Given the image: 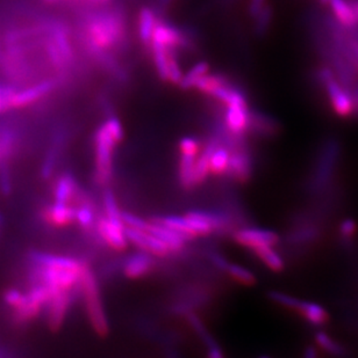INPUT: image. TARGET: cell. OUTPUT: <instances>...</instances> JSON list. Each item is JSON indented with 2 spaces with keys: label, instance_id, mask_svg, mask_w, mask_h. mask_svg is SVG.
I'll use <instances>...</instances> for the list:
<instances>
[{
  "label": "cell",
  "instance_id": "obj_1",
  "mask_svg": "<svg viewBox=\"0 0 358 358\" xmlns=\"http://www.w3.org/2000/svg\"><path fill=\"white\" fill-rule=\"evenodd\" d=\"M82 40L97 60L110 62L111 53L127 41V25L121 12L106 11L87 15L82 26Z\"/></svg>",
  "mask_w": 358,
  "mask_h": 358
},
{
  "label": "cell",
  "instance_id": "obj_2",
  "mask_svg": "<svg viewBox=\"0 0 358 358\" xmlns=\"http://www.w3.org/2000/svg\"><path fill=\"white\" fill-rule=\"evenodd\" d=\"M35 278L41 284H45L54 291L67 290L71 291L77 284H80V277L85 263L55 255H36Z\"/></svg>",
  "mask_w": 358,
  "mask_h": 358
},
{
  "label": "cell",
  "instance_id": "obj_3",
  "mask_svg": "<svg viewBox=\"0 0 358 358\" xmlns=\"http://www.w3.org/2000/svg\"><path fill=\"white\" fill-rule=\"evenodd\" d=\"M122 139V124L115 117L107 119L96 132V178L102 184H106L112 178L113 151Z\"/></svg>",
  "mask_w": 358,
  "mask_h": 358
},
{
  "label": "cell",
  "instance_id": "obj_4",
  "mask_svg": "<svg viewBox=\"0 0 358 358\" xmlns=\"http://www.w3.org/2000/svg\"><path fill=\"white\" fill-rule=\"evenodd\" d=\"M80 287L87 304V317L90 320L91 326L99 336L105 337L110 333V325L102 306L98 283L93 272H91V269L87 265L82 272Z\"/></svg>",
  "mask_w": 358,
  "mask_h": 358
},
{
  "label": "cell",
  "instance_id": "obj_5",
  "mask_svg": "<svg viewBox=\"0 0 358 358\" xmlns=\"http://www.w3.org/2000/svg\"><path fill=\"white\" fill-rule=\"evenodd\" d=\"M319 80L328 95L329 104L333 110L339 117H348L355 112L353 94L336 79L335 75L329 69L319 71Z\"/></svg>",
  "mask_w": 358,
  "mask_h": 358
},
{
  "label": "cell",
  "instance_id": "obj_6",
  "mask_svg": "<svg viewBox=\"0 0 358 358\" xmlns=\"http://www.w3.org/2000/svg\"><path fill=\"white\" fill-rule=\"evenodd\" d=\"M189 38L184 32L159 18L155 26L151 45H161L163 48L177 51L178 49L189 47Z\"/></svg>",
  "mask_w": 358,
  "mask_h": 358
},
{
  "label": "cell",
  "instance_id": "obj_7",
  "mask_svg": "<svg viewBox=\"0 0 358 358\" xmlns=\"http://www.w3.org/2000/svg\"><path fill=\"white\" fill-rule=\"evenodd\" d=\"M126 237L128 243H132L134 246L147 253H150L155 256H166L171 253L169 247L163 243L161 239L153 235L147 230H135V228H126Z\"/></svg>",
  "mask_w": 358,
  "mask_h": 358
},
{
  "label": "cell",
  "instance_id": "obj_8",
  "mask_svg": "<svg viewBox=\"0 0 358 358\" xmlns=\"http://www.w3.org/2000/svg\"><path fill=\"white\" fill-rule=\"evenodd\" d=\"M235 241L250 250L260 246H275L279 243V235L273 231L260 228H242L234 235Z\"/></svg>",
  "mask_w": 358,
  "mask_h": 358
},
{
  "label": "cell",
  "instance_id": "obj_9",
  "mask_svg": "<svg viewBox=\"0 0 358 358\" xmlns=\"http://www.w3.org/2000/svg\"><path fill=\"white\" fill-rule=\"evenodd\" d=\"M97 231L111 248L114 250H124L128 245V240L126 237V226L112 223L106 217H102L97 220Z\"/></svg>",
  "mask_w": 358,
  "mask_h": 358
},
{
  "label": "cell",
  "instance_id": "obj_10",
  "mask_svg": "<svg viewBox=\"0 0 358 358\" xmlns=\"http://www.w3.org/2000/svg\"><path fill=\"white\" fill-rule=\"evenodd\" d=\"M185 216L190 220L196 237L211 235L214 230H219L225 225L223 217L215 213L190 211Z\"/></svg>",
  "mask_w": 358,
  "mask_h": 358
},
{
  "label": "cell",
  "instance_id": "obj_11",
  "mask_svg": "<svg viewBox=\"0 0 358 358\" xmlns=\"http://www.w3.org/2000/svg\"><path fill=\"white\" fill-rule=\"evenodd\" d=\"M70 302H71V291L60 290V291L54 292L53 297L48 302V306H49L48 321H49L50 329L53 331L60 329V326L63 324Z\"/></svg>",
  "mask_w": 358,
  "mask_h": 358
},
{
  "label": "cell",
  "instance_id": "obj_12",
  "mask_svg": "<svg viewBox=\"0 0 358 358\" xmlns=\"http://www.w3.org/2000/svg\"><path fill=\"white\" fill-rule=\"evenodd\" d=\"M225 121L226 127L232 134L238 136L243 134L250 123V112H248L247 102L227 106Z\"/></svg>",
  "mask_w": 358,
  "mask_h": 358
},
{
  "label": "cell",
  "instance_id": "obj_13",
  "mask_svg": "<svg viewBox=\"0 0 358 358\" xmlns=\"http://www.w3.org/2000/svg\"><path fill=\"white\" fill-rule=\"evenodd\" d=\"M331 10L335 23L344 29L354 30L358 26V19L354 8L348 0H329Z\"/></svg>",
  "mask_w": 358,
  "mask_h": 358
},
{
  "label": "cell",
  "instance_id": "obj_14",
  "mask_svg": "<svg viewBox=\"0 0 358 358\" xmlns=\"http://www.w3.org/2000/svg\"><path fill=\"white\" fill-rule=\"evenodd\" d=\"M153 265L154 261L151 258V254L142 250L139 253L134 254L126 261L124 265V276L128 277L131 280L141 278L150 272Z\"/></svg>",
  "mask_w": 358,
  "mask_h": 358
},
{
  "label": "cell",
  "instance_id": "obj_15",
  "mask_svg": "<svg viewBox=\"0 0 358 358\" xmlns=\"http://www.w3.org/2000/svg\"><path fill=\"white\" fill-rule=\"evenodd\" d=\"M147 231L161 239L163 243L169 247L170 252L181 250L184 247L185 241H186V238L183 237L181 233H178L172 228H168V226L159 224L155 220L148 222Z\"/></svg>",
  "mask_w": 358,
  "mask_h": 358
},
{
  "label": "cell",
  "instance_id": "obj_16",
  "mask_svg": "<svg viewBox=\"0 0 358 358\" xmlns=\"http://www.w3.org/2000/svg\"><path fill=\"white\" fill-rule=\"evenodd\" d=\"M43 219L54 226H67L76 220V209L68 204L55 203L42 213Z\"/></svg>",
  "mask_w": 358,
  "mask_h": 358
},
{
  "label": "cell",
  "instance_id": "obj_17",
  "mask_svg": "<svg viewBox=\"0 0 358 358\" xmlns=\"http://www.w3.org/2000/svg\"><path fill=\"white\" fill-rule=\"evenodd\" d=\"M157 20L159 18L153 8H144L139 11V18H137V34H139V41L147 49L150 47Z\"/></svg>",
  "mask_w": 358,
  "mask_h": 358
},
{
  "label": "cell",
  "instance_id": "obj_18",
  "mask_svg": "<svg viewBox=\"0 0 358 358\" xmlns=\"http://www.w3.org/2000/svg\"><path fill=\"white\" fill-rule=\"evenodd\" d=\"M228 173L240 182H247L251 176V163L245 152H234L230 154Z\"/></svg>",
  "mask_w": 358,
  "mask_h": 358
},
{
  "label": "cell",
  "instance_id": "obj_19",
  "mask_svg": "<svg viewBox=\"0 0 358 358\" xmlns=\"http://www.w3.org/2000/svg\"><path fill=\"white\" fill-rule=\"evenodd\" d=\"M199 154L193 153H181L179 159V181L185 189H191L197 186L194 180V169H196V161Z\"/></svg>",
  "mask_w": 358,
  "mask_h": 358
},
{
  "label": "cell",
  "instance_id": "obj_20",
  "mask_svg": "<svg viewBox=\"0 0 358 358\" xmlns=\"http://www.w3.org/2000/svg\"><path fill=\"white\" fill-rule=\"evenodd\" d=\"M297 312L302 314V317L305 318L306 321H309L311 325L322 326L328 321L327 311L324 310L322 306L315 304V302L302 300Z\"/></svg>",
  "mask_w": 358,
  "mask_h": 358
},
{
  "label": "cell",
  "instance_id": "obj_21",
  "mask_svg": "<svg viewBox=\"0 0 358 358\" xmlns=\"http://www.w3.org/2000/svg\"><path fill=\"white\" fill-rule=\"evenodd\" d=\"M153 220L157 222L159 224L164 225V226L172 228L178 233H181L183 237L186 238V240L197 238L194 232H193L192 226H191V223L186 216H164L155 218Z\"/></svg>",
  "mask_w": 358,
  "mask_h": 358
},
{
  "label": "cell",
  "instance_id": "obj_22",
  "mask_svg": "<svg viewBox=\"0 0 358 358\" xmlns=\"http://www.w3.org/2000/svg\"><path fill=\"white\" fill-rule=\"evenodd\" d=\"M228 84H230V82L227 80L225 75L208 73L205 77L200 79L199 82H197L194 88L199 91L200 93L213 97L218 91L221 90Z\"/></svg>",
  "mask_w": 358,
  "mask_h": 358
},
{
  "label": "cell",
  "instance_id": "obj_23",
  "mask_svg": "<svg viewBox=\"0 0 358 358\" xmlns=\"http://www.w3.org/2000/svg\"><path fill=\"white\" fill-rule=\"evenodd\" d=\"M76 191H77V184L71 176L65 174V176H60L55 186V191H54L55 201L56 203L68 204L69 202L71 201L72 198L75 196Z\"/></svg>",
  "mask_w": 358,
  "mask_h": 358
},
{
  "label": "cell",
  "instance_id": "obj_24",
  "mask_svg": "<svg viewBox=\"0 0 358 358\" xmlns=\"http://www.w3.org/2000/svg\"><path fill=\"white\" fill-rule=\"evenodd\" d=\"M257 258L263 262L272 272H282L284 269V260L275 250L273 246H260L253 250Z\"/></svg>",
  "mask_w": 358,
  "mask_h": 358
},
{
  "label": "cell",
  "instance_id": "obj_25",
  "mask_svg": "<svg viewBox=\"0 0 358 358\" xmlns=\"http://www.w3.org/2000/svg\"><path fill=\"white\" fill-rule=\"evenodd\" d=\"M230 163V151L216 146L210 158V173L213 176H223L225 173H228Z\"/></svg>",
  "mask_w": 358,
  "mask_h": 358
},
{
  "label": "cell",
  "instance_id": "obj_26",
  "mask_svg": "<svg viewBox=\"0 0 358 358\" xmlns=\"http://www.w3.org/2000/svg\"><path fill=\"white\" fill-rule=\"evenodd\" d=\"M216 147V143L212 142L205 147L203 152L199 153L197 158L196 169H194V180L196 184L204 182L208 174H210V158L213 151Z\"/></svg>",
  "mask_w": 358,
  "mask_h": 358
},
{
  "label": "cell",
  "instance_id": "obj_27",
  "mask_svg": "<svg viewBox=\"0 0 358 358\" xmlns=\"http://www.w3.org/2000/svg\"><path fill=\"white\" fill-rule=\"evenodd\" d=\"M208 73H210V65L206 62H199V63L194 64L189 71L183 75L179 87L184 88V90L194 88L197 82H199L200 79L205 77Z\"/></svg>",
  "mask_w": 358,
  "mask_h": 358
},
{
  "label": "cell",
  "instance_id": "obj_28",
  "mask_svg": "<svg viewBox=\"0 0 358 358\" xmlns=\"http://www.w3.org/2000/svg\"><path fill=\"white\" fill-rule=\"evenodd\" d=\"M226 272L235 282L245 285V287H251L256 283V277L253 272L249 269L241 267V265H234V263H228Z\"/></svg>",
  "mask_w": 358,
  "mask_h": 358
},
{
  "label": "cell",
  "instance_id": "obj_29",
  "mask_svg": "<svg viewBox=\"0 0 358 358\" xmlns=\"http://www.w3.org/2000/svg\"><path fill=\"white\" fill-rule=\"evenodd\" d=\"M315 342H317V347L321 348L322 350L328 353L329 355H334V356H344L346 354V350L342 346H339L335 339L331 337V336L324 332L317 333L315 335Z\"/></svg>",
  "mask_w": 358,
  "mask_h": 358
},
{
  "label": "cell",
  "instance_id": "obj_30",
  "mask_svg": "<svg viewBox=\"0 0 358 358\" xmlns=\"http://www.w3.org/2000/svg\"><path fill=\"white\" fill-rule=\"evenodd\" d=\"M104 209H105V217L115 224L124 225L121 218V211L118 206L115 196L111 191H106L104 194Z\"/></svg>",
  "mask_w": 358,
  "mask_h": 358
},
{
  "label": "cell",
  "instance_id": "obj_31",
  "mask_svg": "<svg viewBox=\"0 0 358 358\" xmlns=\"http://www.w3.org/2000/svg\"><path fill=\"white\" fill-rule=\"evenodd\" d=\"M16 90L18 88H15L8 82L0 80V112H8V109L14 108Z\"/></svg>",
  "mask_w": 358,
  "mask_h": 358
},
{
  "label": "cell",
  "instance_id": "obj_32",
  "mask_svg": "<svg viewBox=\"0 0 358 358\" xmlns=\"http://www.w3.org/2000/svg\"><path fill=\"white\" fill-rule=\"evenodd\" d=\"M253 127L260 134H272L277 129L273 119L262 114H250V123L249 128Z\"/></svg>",
  "mask_w": 358,
  "mask_h": 358
},
{
  "label": "cell",
  "instance_id": "obj_33",
  "mask_svg": "<svg viewBox=\"0 0 358 358\" xmlns=\"http://www.w3.org/2000/svg\"><path fill=\"white\" fill-rule=\"evenodd\" d=\"M76 220L78 222V224L85 230H90L95 225V213L89 204H82V206L76 209Z\"/></svg>",
  "mask_w": 358,
  "mask_h": 358
},
{
  "label": "cell",
  "instance_id": "obj_34",
  "mask_svg": "<svg viewBox=\"0 0 358 358\" xmlns=\"http://www.w3.org/2000/svg\"><path fill=\"white\" fill-rule=\"evenodd\" d=\"M255 21V28L258 34H265L270 28V25L272 23V8L270 5H267L265 8L262 10L260 14L257 15L256 18L254 19Z\"/></svg>",
  "mask_w": 358,
  "mask_h": 358
},
{
  "label": "cell",
  "instance_id": "obj_35",
  "mask_svg": "<svg viewBox=\"0 0 358 358\" xmlns=\"http://www.w3.org/2000/svg\"><path fill=\"white\" fill-rule=\"evenodd\" d=\"M269 297L277 302L279 305L287 307L289 310L297 311L298 310L299 305H300V299L294 298L292 296L287 295L283 292L272 291L269 294Z\"/></svg>",
  "mask_w": 358,
  "mask_h": 358
},
{
  "label": "cell",
  "instance_id": "obj_36",
  "mask_svg": "<svg viewBox=\"0 0 358 358\" xmlns=\"http://www.w3.org/2000/svg\"><path fill=\"white\" fill-rule=\"evenodd\" d=\"M121 218L126 228H135V230H147L148 222L134 213H121Z\"/></svg>",
  "mask_w": 358,
  "mask_h": 358
},
{
  "label": "cell",
  "instance_id": "obj_37",
  "mask_svg": "<svg viewBox=\"0 0 358 358\" xmlns=\"http://www.w3.org/2000/svg\"><path fill=\"white\" fill-rule=\"evenodd\" d=\"M339 232L341 238L344 239V240H347V241L348 240H351L356 235V232H357V224H356V222L354 219H350V218L344 219L339 224Z\"/></svg>",
  "mask_w": 358,
  "mask_h": 358
},
{
  "label": "cell",
  "instance_id": "obj_38",
  "mask_svg": "<svg viewBox=\"0 0 358 358\" xmlns=\"http://www.w3.org/2000/svg\"><path fill=\"white\" fill-rule=\"evenodd\" d=\"M5 300L8 302V305L12 306L14 310H18L20 306L23 305L25 300H26V296H23V294H20L16 290H10L6 292L5 295Z\"/></svg>",
  "mask_w": 358,
  "mask_h": 358
},
{
  "label": "cell",
  "instance_id": "obj_39",
  "mask_svg": "<svg viewBox=\"0 0 358 358\" xmlns=\"http://www.w3.org/2000/svg\"><path fill=\"white\" fill-rule=\"evenodd\" d=\"M268 4V0H250V3H249V14L253 19H255L257 15L260 14L262 10Z\"/></svg>",
  "mask_w": 358,
  "mask_h": 358
},
{
  "label": "cell",
  "instance_id": "obj_40",
  "mask_svg": "<svg viewBox=\"0 0 358 358\" xmlns=\"http://www.w3.org/2000/svg\"><path fill=\"white\" fill-rule=\"evenodd\" d=\"M212 260L214 262V265L218 267V268L223 269L226 272L227 265H228V262L225 260V259L221 256V255H218V254H215L212 256Z\"/></svg>",
  "mask_w": 358,
  "mask_h": 358
},
{
  "label": "cell",
  "instance_id": "obj_41",
  "mask_svg": "<svg viewBox=\"0 0 358 358\" xmlns=\"http://www.w3.org/2000/svg\"><path fill=\"white\" fill-rule=\"evenodd\" d=\"M306 357L314 358L317 356V351L314 348H307L305 353Z\"/></svg>",
  "mask_w": 358,
  "mask_h": 358
},
{
  "label": "cell",
  "instance_id": "obj_42",
  "mask_svg": "<svg viewBox=\"0 0 358 358\" xmlns=\"http://www.w3.org/2000/svg\"><path fill=\"white\" fill-rule=\"evenodd\" d=\"M351 5H353V8H354L355 13H356V16H357L358 19V0H354V1H350Z\"/></svg>",
  "mask_w": 358,
  "mask_h": 358
},
{
  "label": "cell",
  "instance_id": "obj_43",
  "mask_svg": "<svg viewBox=\"0 0 358 358\" xmlns=\"http://www.w3.org/2000/svg\"><path fill=\"white\" fill-rule=\"evenodd\" d=\"M321 3H322V4H328L329 0H321Z\"/></svg>",
  "mask_w": 358,
  "mask_h": 358
}]
</instances>
